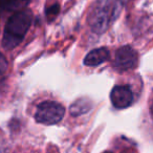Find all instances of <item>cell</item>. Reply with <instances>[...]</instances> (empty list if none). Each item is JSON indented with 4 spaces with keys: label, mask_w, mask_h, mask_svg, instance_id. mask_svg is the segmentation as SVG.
Here are the masks:
<instances>
[{
    "label": "cell",
    "mask_w": 153,
    "mask_h": 153,
    "mask_svg": "<svg viewBox=\"0 0 153 153\" xmlns=\"http://www.w3.org/2000/svg\"><path fill=\"white\" fill-rule=\"evenodd\" d=\"M59 13V4H55L53 7H51L48 10H47V17L51 18L55 17L57 14Z\"/></svg>",
    "instance_id": "cell-10"
},
{
    "label": "cell",
    "mask_w": 153,
    "mask_h": 153,
    "mask_svg": "<svg viewBox=\"0 0 153 153\" xmlns=\"http://www.w3.org/2000/svg\"><path fill=\"white\" fill-rule=\"evenodd\" d=\"M110 53L109 51L105 47H100L91 51L84 59V64L86 66H98L100 64L109 60Z\"/></svg>",
    "instance_id": "cell-6"
},
{
    "label": "cell",
    "mask_w": 153,
    "mask_h": 153,
    "mask_svg": "<svg viewBox=\"0 0 153 153\" xmlns=\"http://www.w3.org/2000/svg\"><path fill=\"white\" fill-rule=\"evenodd\" d=\"M30 0H0V13L21 11Z\"/></svg>",
    "instance_id": "cell-7"
},
{
    "label": "cell",
    "mask_w": 153,
    "mask_h": 153,
    "mask_svg": "<svg viewBox=\"0 0 153 153\" xmlns=\"http://www.w3.org/2000/svg\"><path fill=\"white\" fill-rule=\"evenodd\" d=\"M7 69V61L5 60L4 56L0 53V76H2Z\"/></svg>",
    "instance_id": "cell-9"
},
{
    "label": "cell",
    "mask_w": 153,
    "mask_h": 153,
    "mask_svg": "<svg viewBox=\"0 0 153 153\" xmlns=\"http://www.w3.org/2000/svg\"><path fill=\"white\" fill-rule=\"evenodd\" d=\"M92 104L91 101H89L88 99H79L76 100L74 104L70 107V113H71L74 117H76V115H81L84 114V113L88 112V111L91 109Z\"/></svg>",
    "instance_id": "cell-8"
},
{
    "label": "cell",
    "mask_w": 153,
    "mask_h": 153,
    "mask_svg": "<svg viewBox=\"0 0 153 153\" xmlns=\"http://www.w3.org/2000/svg\"><path fill=\"white\" fill-rule=\"evenodd\" d=\"M65 109L61 104L53 101L42 102L37 107L35 119L38 123L44 125H53L63 119Z\"/></svg>",
    "instance_id": "cell-2"
},
{
    "label": "cell",
    "mask_w": 153,
    "mask_h": 153,
    "mask_svg": "<svg viewBox=\"0 0 153 153\" xmlns=\"http://www.w3.org/2000/svg\"><path fill=\"white\" fill-rule=\"evenodd\" d=\"M115 7L111 2L104 1L92 11L90 16V25L97 33H102L111 23V18H113V12Z\"/></svg>",
    "instance_id": "cell-3"
},
{
    "label": "cell",
    "mask_w": 153,
    "mask_h": 153,
    "mask_svg": "<svg viewBox=\"0 0 153 153\" xmlns=\"http://www.w3.org/2000/svg\"><path fill=\"white\" fill-rule=\"evenodd\" d=\"M110 100L112 105L117 109H124L129 107L133 102V92L127 85H117L113 87L110 94Z\"/></svg>",
    "instance_id": "cell-5"
},
{
    "label": "cell",
    "mask_w": 153,
    "mask_h": 153,
    "mask_svg": "<svg viewBox=\"0 0 153 153\" xmlns=\"http://www.w3.org/2000/svg\"><path fill=\"white\" fill-rule=\"evenodd\" d=\"M105 153H110V152H105Z\"/></svg>",
    "instance_id": "cell-11"
},
{
    "label": "cell",
    "mask_w": 153,
    "mask_h": 153,
    "mask_svg": "<svg viewBox=\"0 0 153 153\" xmlns=\"http://www.w3.org/2000/svg\"><path fill=\"white\" fill-rule=\"evenodd\" d=\"M32 13L26 10L16 12L10 17L2 37V45L5 49H13L21 43L32 24Z\"/></svg>",
    "instance_id": "cell-1"
},
{
    "label": "cell",
    "mask_w": 153,
    "mask_h": 153,
    "mask_svg": "<svg viewBox=\"0 0 153 153\" xmlns=\"http://www.w3.org/2000/svg\"><path fill=\"white\" fill-rule=\"evenodd\" d=\"M138 62L137 53L130 46H123L119 48L115 53L113 66L117 69L124 71V70L133 69L136 67Z\"/></svg>",
    "instance_id": "cell-4"
}]
</instances>
